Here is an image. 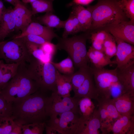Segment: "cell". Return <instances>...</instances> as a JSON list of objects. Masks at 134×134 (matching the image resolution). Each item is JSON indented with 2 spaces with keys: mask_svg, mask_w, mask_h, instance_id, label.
I'll list each match as a JSON object with an SVG mask.
<instances>
[{
  "mask_svg": "<svg viewBox=\"0 0 134 134\" xmlns=\"http://www.w3.org/2000/svg\"><path fill=\"white\" fill-rule=\"evenodd\" d=\"M39 89L18 101L12 103L11 117L22 125L45 122L47 98Z\"/></svg>",
  "mask_w": 134,
  "mask_h": 134,
  "instance_id": "1",
  "label": "cell"
},
{
  "mask_svg": "<svg viewBox=\"0 0 134 134\" xmlns=\"http://www.w3.org/2000/svg\"><path fill=\"white\" fill-rule=\"evenodd\" d=\"M39 89L33 79L27 63L20 64L16 73L0 91V94L9 103L24 99Z\"/></svg>",
  "mask_w": 134,
  "mask_h": 134,
  "instance_id": "2",
  "label": "cell"
},
{
  "mask_svg": "<svg viewBox=\"0 0 134 134\" xmlns=\"http://www.w3.org/2000/svg\"><path fill=\"white\" fill-rule=\"evenodd\" d=\"M91 13L90 30H105L108 27L126 20L127 18L116 0H99L87 8Z\"/></svg>",
  "mask_w": 134,
  "mask_h": 134,
  "instance_id": "3",
  "label": "cell"
},
{
  "mask_svg": "<svg viewBox=\"0 0 134 134\" xmlns=\"http://www.w3.org/2000/svg\"><path fill=\"white\" fill-rule=\"evenodd\" d=\"M86 32L71 37L58 38L56 44L57 49L65 51L72 60L74 67L79 68L88 66L89 62L87 55L86 44L90 38Z\"/></svg>",
  "mask_w": 134,
  "mask_h": 134,
  "instance_id": "4",
  "label": "cell"
},
{
  "mask_svg": "<svg viewBox=\"0 0 134 134\" xmlns=\"http://www.w3.org/2000/svg\"><path fill=\"white\" fill-rule=\"evenodd\" d=\"M51 61L43 63L33 57L27 64L32 78L38 85L39 89L45 93L48 91L57 92V69Z\"/></svg>",
  "mask_w": 134,
  "mask_h": 134,
  "instance_id": "5",
  "label": "cell"
},
{
  "mask_svg": "<svg viewBox=\"0 0 134 134\" xmlns=\"http://www.w3.org/2000/svg\"><path fill=\"white\" fill-rule=\"evenodd\" d=\"M33 57L22 37L0 41V60L6 63H28Z\"/></svg>",
  "mask_w": 134,
  "mask_h": 134,
  "instance_id": "6",
  "label": "cell"
},
{
  "mask_svg": "<svg viewBox=\"0 0 134 134\" xmlns=\"http://www.w3.org/2000/svg\"><path fill=\"white\" fill-rule=\"evenodd\" d=\"M80 99L70 96L63 97L57 92H52L46 100L45 110L47 117L58 115L68 111L80 115L78 102Z\"/></svg>",
  "mask_w": 134,
  "mask_h": 134,
  "instance_id": "7",
  "label": "cell"
},
{
  "mask_svg": "<svg viewBox=\"0 0 134 134\" xmlns=\"http://www.w3.org/2000/svg\"><path fill=\"white\" fill-rule=\"evenodd\" d=\"M73 112L68 111L50 118L48 121V134H75L80 116Z\"/></svg>",
  "mask_w": 134,
  "mask_h": 134,
  "instance_id": "8",
  "label": "cell"
},
{
  "mask_svg": "<svg viewBox=\"0 0 134 134\" xmlns=\"http://www.w3.org/2000/svg\"><path fill=\"white\" fill-rule=\"evenodd\" d=\"M91 68L95 85L99 94L98 99H111V86L113 84L118 81L116 67L112 69H106L104 67Z\"/></svg>",
  "mask_w": 134,
  "mask_h": 134,
  "instance_id": "9",
  "label": "cell"
},
{
  "mask_svg": "<svg viewBox=\"0 0 134 134\" xmlns=\"http://www.w3.org/2000/svg\"><path fill=\"white\" fill-rule=\"evenodd\" d=\"M117 49L115 61L116 67L121 68L134 63V47L132 45L114 37Z\"/></svg>",
  "mask_w": 134,
  "mask_h": 134,
  "instance_id": "10",
  "label": "cell"
},
{
  "mask_svg": "<svg viewBox=\"0 0 134 134\" xmlns=\"http://www.w3.org/2000/svg\"><path fill=\"white\" fill-rule=\"evenodd\" d=\"M105 31L114 37L134 45V22L124 21L108 27Z\"/></svg>",
  "mask_w": 134,
  "mask_h": 134,
  "instance_id": "11",
  "label": "cell"
},
{
  "mask_svg": "<svg viewBox=\"0 0 134 134\" xmlns=\"http://www.w3.org/2000/svg\"><path fill=\"white\" fill-rule=\"evenodd\" d=\"M100 127L99 111L96 109L88 119H83L80 117L75 134H99Z\"/></svg>",
  "mask_w": 134,
  "mask_h": 134,
  "instance_id": "12",
  "label": "cell"
},
{
  "mask_svg": "<svg viewBox=\"0 0 134 134\" xmlns=\"http://www.w3.org/2000/svg\"><path fill=\"white\" fill-rule=\"evenodd\" d=\"M116 68L118 81L124 93L134 95V63L122 68Z\"/></svg>",
  "mask_w": 134,
  "mask_h": 134,
  "instance_id": "13",
  "label": "cell"
},
{
  "mask_svg": "<svg viewBox=\"0 0 134 134\" xmlns=\"http://www.w3.org/2000/svg\"><path fill=\"white\" fill-rule=\"evenodd\" d=\"M29 34L39 36L50 42H51L53 38L59 37L55 33L53 29L43 26L39 23L32 22L24 31L14 38H21Z\"/></svg>",
  "mask_w": 134,
  "mask_h": 134,
  "instance_id": "14",
  "label": "cell"
},
{
  "mask_svg": "<svg viewBox=\"0 0 134 134\" xmlns=\"http://www.w3.org/2000/svg\"><path fill=\"white\" fill-rule=\"evenodd\" d=\"M16 26L15 31H24L31 23L33 15L31 11L22 3L17 4L13 8Z\"/></svg>",
  "mask_w": 134,
  "mask_h": 134,
  "instance_id": "15",
  "label": "cell"
},
{
  "mask_svg": "<svg viewBox=\"0 0 134 134\" xmlns=\"http://www.w3.org/2000/svg\"><path fill=\"white\" fill-rule=\"evenodd\" d=\"M111 131L114 134H134V115H121L113 123Z\"/></svg>",
  "mask_w": 134,
  "mask_h": 134,
  "instance_id": "16",
  "label": "cell"
},
{
  "mask_svg": "<svg viewBox=\"0 0 134 134\" xmlns=\"http://www.w3.org/2000/svg\"><path fill=\"white\" fill-rule=\"evenodd\" d=\"M74 93L73 97L75 98L87 97L97 100L98 99L99 94L95 85L91 68V71L83 84Z\"/></svg>",
  "mask_w": 134,
  "mask_h": 134,
  "instance_id": "17",
  "label": "cell"
},
{
  "mask_svg": "<svg viewBox=\"0 0 134 134\" xmlns=\"http://www.w3.org/2000/svg\"><path fill=\"white\" fill-rule=\"evenodd\" d=\"M112 99L118 112L121 115H134V95L125 93L117 98Z\"/></svg>",
  "mask_w": 134,
  "mask_h": 134,
  "instance_id": "18",
  "label": "cell"
},
{
  "mask_svg": "<svg viewBox=\"0 0 134 134\" xmlns=\"http://www.w3.org/2000/svg\"><path fill=\"white\" fill-rule=\"evenodd\" d=\"M16 24L13 8L6 9L0 21V41H3L10 33L15 31Z\"/></svg>",
  "mask_w": 134,
  "mask_h": 134,
  "instance_id": "19",
  "label": "cell"
},
{
  "mask_svg": "<svg viewBox=\"0 0 134 134\" xmlns=\"http://www.w3.org/2000/svg\"><path fill=\"white\" fill-rule=\"evenodd\" d=\"M71 12L77 18L83 32H86L90 30L92 24V16L89 10L83 5L75 4L72 7Z\"/></svg>",
  "mask_w": 134,
  "mask_h": 134,
  "instance_id": "20",
  "label": "cell"
},
{
  "mask_svg": "<svg viewBox=\"0 0 134 134\" xmlns=\"http://www.w3.org/2000/svg\"><path fill=\"white\" fill-rule=\"evenodd\" d=\"M87 55L89 61L94 68H101L109 65L116 64L115 61H111L103 52L95 50L91 46L89 47Z\"/></svg>",
  "mask_w": 134,
  "mask_h": 134,
  "instance_id": "21",
  "label": "cell"
},
{
  "mask_svg": "<svg viewBox=\"0 0 134 134\" xmlns=\"http://www.w3.org/2000/svg\"><path fill=\"white\" fill-rule=\"evenodd\" d=\"M20 64L6 63L0 60V91L16 74Z\"/></svg>",
  "mask_w": 134,
  "mask_h": 134,
  "instance_id": "22",
  "label": "cell"
},
{
  "mask_svg": "<svg viewBox=\"0 0 134 134\" xmlns=\"http://www.w3.org/2000/svg\"><path fill=\"white\" fill-rule=\"evenodd\" d=\"M63 74L57 70L56 85L57 93L63 97L70 96V93L72 90L71 76Z\"/></svg>",
  "mask_w": 134,
  "mask_h": 134,
  "instance_id": "23",
  "label": "cell"
},
{
  "mask_svg": "<svg viewBox=\"0 0 134 134\" xmlns=\"http://www.w3.org/2000/svg\"><path fill=\"white\" fill-rule=\"evenodd\" d=\"M99 109L101 124L100 129L102 134H107L111 131L113 121L110 117L106 108L102 100L98 99Z\"/></svg>",
  "mask_w": 134,
  "mask_h": 134,
  "instance_id": "24",
  "label": "cell"
},
{
  "mask_svg": "<svg viewBox=\"0 0 134 134\" xmlns=\"http://www.w3.org/2000/svg\"><path fill=\"white\" fill-rule=\"evenodd\" d=\"M62 37H68L70 35L74 34L83 32L82 28L77 18L72 12L67 19L64 21Z\"/></svg>",
  "mask_w": 134,
  "mask_h": 134,
  "instance_id": "25",
  "label": "cell"
},
{
  "mask_svg": "<svg viewBox=\"0 0 134 134\" xmlns=\"http://www.w3.org/2000/svg\"><path fill=\"white\" fill-rule=\"evenodd\" d=\"M91 71L89 66L81 67L71 76V80L74 92L83 84Z\"/></svg>",
  "mask_w": 134,
  "mask_h": 134,
  "instance_id": "26",
  "label": "cell"
},
{
  "mask_svg": "<svg viewBox=\"0 0 134 134\" xmlns=\"http://www.w3.org/2000/svg\"><path fill=\"white\" fill-rule=\"evenodd\" d=\"M37 19L41 23L52 29L63 28L64 21L61 20L52 12H46L44 15L37 17Z\"/></svg>",
  "mask_w": 134,
  "mask_h": 134,
  "instance_id": "27",
  "label": "cell"
},
{
  "mask_svg": "<svg viewBox=\"0 0 134 134\" xmlns=\"http://www.w3.org/2000/svg\"><path fill=\"white\" fill-rule=\"evenodd\" d=\"M80 117L83 119H87L93 114L95 109L91 99L87 97L81 98L78 102Z\"/></svg>",
  "mask_w": 134,
  "mask_h": 134,
  "instance_id": "28",
  "label": "cell"
},
{
  "mask_svg": "<svg viewBox=\"0 0 134 134\" xmlns=\"http://www.w3.org/2000/svg\"><path fill=\"white\" fill-rule=\"evenodd\" d=\"M25 41L29 52L33 57L43 63L52 61V58L45 54L41 48V45Z\"/></svg>",
  "mask_w": 134,
  "mask_h": 134,
  "instance_id": "29",
  "label": "cell"
},
{
  "mask_svg": "<svg viewBox=\"0 0 134 134\" xmlns=\"http://www.w3.org/2000/svg\"><path fill=\"white\" fill-rule=\"evenodd\" d=\"M54 0H37L31 3L33 15L43 12H53V2Z\"/></svg>",
  "mask_w": 134,
  "mask_h": 134,
  "instance_id": "30",
  "label": "cell"
},
{
  "mask_svg": "<svg viewBox=\"0 0 134 134\" xmlns=\"http://www.w3.org/2000/svg\"><path fill=\"white\" fill-rule=\"evenodd\" d=\"M51 62L57 71L63 74L70 75L75 72L73 62L68 56L59 63L54 62L52 61Z\"/></svg>",
  "mask_w": 134,
  "mask_h": 134,
  "instance_id": "31",
  "label": "cell"
},
{
  "mask_svg": "<svg viewBox=\"0 0 134 134\" xmlns=\"http://www.w3.org/2000/svg\"><path fill=\"white\" fill-rule=\"evenodd\" d=\"M117 46L114 37L110 33L103 44V52L111 59L116 55Z\"/></svg>",
  "mask_w": 134,
  "mask_h": 134,
  "instance_id": "32",
  "label": "cell"
},
{
  "mask_svg": "<svg viewBox=\"0 0 134 134\" xmlns=\"http://www.w3.org/2000/svg\"><path fill=\"white\" fill-rule=\"evenodd\" d=\"M45 127V122L23 125L22 127V134H42Z\"/></svg>",
  "mask_w": 134,
  "mask_h": 134,
  "instance_id": "33",
  "label": "cell"
},
{
  "mask_svg": "<svg viewBox=\"0 0 134 134\" xmlns=\"http://www.w3.org/2000/svg\"><path fill=\"white\" fill-rule=\"evenodd\" d=\"M118 1L126 17L134 22V0H120Z\"/></svg>",
  "mask_w": 134,
  "mask_h": 134,
  "instance_id": "34",
  "label": "cell"
},
{
  "mask_svg": "<svg viewBox=\"0 0 134 134\" xmlns=\"http://www.w3.org/2000/svg\"><path fill=\"white\" fill-rule=\"evenodd\" d=\"M14 123L11 116L0 118V134H10Z\"/></svg>",
  "mask_w": 134,
  "mask_h": 134,
  "instance_id": "35",
  "label": "cell"
},
{
  "mask_svg": "<svg viewBox=\"0 0 134 134\" xmlns=\"http://www.w3.org/2000/svg\"><path fill=\"white\" fill-rule=\"evenodd\" d=\"M103 102L110 118L113 121L118 119L121 115L119 113L114 105L112 99L106 100L100 99Z\"/></svg>",
  "mask_w": 134,
  "mask_h": 134,
  "instance_id": "36",
  "label": "cell"
},
{
  "mask_svg": "<svg viewBox=\"0 0 134 134\" xmlns=\"http://www.w3.org/2000/svg\"><path fill=\"white\" fill-rule=\"evenodd\" d=\"M12 103L8 102L0 94V118L11 117Z\"/></svg>",
  "mask_w": 134,
  "mask_h": 134,
  "instance_id": "37",
  "label": "cell"
},
{
  "mask_svg": "<svg viewBox=\"0 0 134 134\" xmlns=\"http://www.w3.org/2000/svg\"><path fill=\"white\" fill-rule=\"evenodd\" d=\"M98 31L96 32L91 33L90 38L91 40H95L103 44L105 40L108 37L109 33L103 30Z\"/></svg>",
  "mask_w": 134,
  "mask_h": 134,
  "instance_id": "38",
  "label": "cell"
},
{
  "mask_svg": "<svg viewBox=\"0 0 134 134\" xmlns=\"http://www.w3.org/2000/svg\"><path fill=\"white\" fill-rule=\"evenodd\" d=\"M41 47L45 54L52 58L57 49L56 44L48 41L41 45Z\"/></svg>",
  "mask_w": 134,
  "mask_h": 134,
  "instance_id": "39",
  "label": "cell"
},
{
  "mask_svg": "<svg viewBox=\"0 0 134 134\" xmlns=\"http://www.w3.org/2000/svg\"><path fill=\"white\" fill-rule=\"evenodd\" d=\"M22 37L26 41L39 45L48 41L40 36L32 34H28Z\"/></svg>",
  "mask_w": 134,
  "mask_h": 134,
  "instance_id": "40",
  "label": "cell"
},
{
  "mask_svg": "<svg viewBox=\"0 0 134 134\" xmlns=\"http://www.w3.org/2000/svg\"><path fill=\"white\" fill-rule=\"evenodd\" d=\"M110 93L112 99L117 98L124 93L122 87L119 81L112 85L110 89Z\"/></svg>",
  "mask_w": 134,
  "mask_h": 134,
  "instance_id": "41",
  "label": "cell"
},
{
  "mask_svg": "<svg viewBox=\"0 0 134 134\" xmlns=\"http://www.w3.org/2000/svg\"><path fill=\"white\" fill-rule=\"evenodd\" d=\"M23 125L18 121L14 120L13 127L10 134H22Z\"/></svg>",
  "mask_w": 134,
  "mask_h": 134,
  "instance_id": "42",
  "label": "cell"
},
{
  "mask_svg": "<svg viewBox=\"0 0 134 134\" xmlns=\"http://www.w3.org/2000/svg\"><path fill=\"white\" fill-rule=\"evenodd\" d=\"M94 0H73L72 4L82 5L89 4Z\"/></svg>",
  "mask_w": 134,
  "mask_h": 134,
  "instance_id": "43",
  "label": "cell"
},
{
  "mask_svg": "<svg viewBox=\"0 0 134 134\" xmlns=\"http://www.w3.org/2000/svg\"><path fill=\"white\" fill-rule=\"evenodd\" d=\"M6 9L3 2L2 0H0V21L2 16Z\"/></svg>",
  "mask_w": 134,
  "mask_h": 134,
  "instance_id": "44",
  "label": "cell"
},
{
  "mask_svg": "<svg viewBox=\"0 0 134 134\" xmlns=\"http://www.w3.org/2000/svg\"><path fill=\"white\" fill-rule=\"evenodd\" d=\"M5 1L8 2L15 6L19 3H22L20 0H4Z\"/></svg>",
  "mask_w": 134,
  "mask_h": 134,
  "instance_id": "45",
  "label": "cell"
},
{
  "mask_svg": "<svg viewBox=\"0 0 134 134\" xmlns=\"http://www.w3.org/2000/svg\"><path fill=\"white\" fill-rule=\"evenodd\" d=\"M22 2L25 3H31L37 0H20Z\"/></svg>",
  "mask_w": 134,
  "mask_h": 134,
  "instance_id": "46",
  "label": "cell"
},
{
  "mask_svg": "<svg viewBox=\"0 0 134 134\" xmlns=\"http://www.w3.org/2000/svg\"><path fill=\"white\" fill-rule=\"evenodd\" d=\"M117 0V1H119L120 0Z\"/></svg>",
  "mask_w": 134,
  "mask_h": 134,
  "instance_id": "47",
  "label": "cell"
},
{
  "mask_svg": "<svg viewBox=\"0 0 134 134\" xmlns=\"http://www.w3.org/2000/svg\"></svg>",
  "mask_w": 134,
  "mask_h": 134,
  "instance_id": "48",
  "label": "cell"
}]
</instances>
